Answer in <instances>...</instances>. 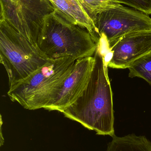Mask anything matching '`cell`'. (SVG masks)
<instances>
[{
  "mask_svg": "<svg viewBox=\"0 0 151 151\" xmlns=\"http://www.w3.org/2000/svg\"><path fill=\"white\" fill-rule=\"evenodd\" d=\"M95 64L82 95L62 113L100 135H115L113 94L107 63L100 44L94 55Z\"/></svg>",
  "mask_w": 151,
  "mask_h": 151,
  "instance_id": "obj_1",
  "label": "cell"
},
{
  "mask_svg": "<svg viewBox=\"0 0 151 151\" xmlns=\"http://www.w3.org/2000/svg\"><path fill=\"white\" fill-rule=\"evenodd\" d=\"M77 61L72 57L50 59L25 79L9 87L8 96L25 109H45L57 96Z\"/></svg>",
  "mask_w": 151,
  "mask_h": 151,
  "instance_id": "obj_2",
  "label": "cell"
},
{
  "mask_svg": "<svg viewBox=\"0 0 151 151\" xmlns=\"http://www.w3.org/2000/svg\"><path fill=\"white\" fill-rule=\"evenodd\" d=\"M98 45L87 29L71 24L55 11L44 18L38 46L49 59L72 57L78 60L93 56Z\"/></svg>",
  "mask_w": 151,
  "mask_h": 151,
  "instance_id": "obj_3",
  "label": "cell"
},
{
  "mask_svg": "<svg viewBox=\"0 0 151 151\" xmlns=\"http://www.w3.org/2000/svg\"><path fill=\"white\" fill-rule=\"evenodd\" d=\"M50 60L38 46L0 20V62L8 74L9 87L25 79Z\"/></svg>",
  "mask_w": 151,
  "mask_h": 151,
  "instance_id": "obj_4",
  "label": "cell"
},
{
  "mask_svg": "<svg viewBox=\"0 0 151 151\" xmlns=\"http://www.w3.org/2000/svg\"><path fill=\"white\" fill-rule=\"evenodd\" d=\"M1 19L38 46L44 18L55 11L49 0H0Z\"/></svg>",
  "mask_w": 151,
  "mask_h": 151,
  "instance_id": "obj_5",
  "label": "cell"
},
{
  "mask_svg": "<svg viewBox=\"0 0 151 151\" xmlns=\"http://www.w3.org/2000/svg\"><path fill=\"white\" fill-rule=\"evenodd\" d=\"M94 23L100 39L108 47L128 34L151 30L149 15L120 3L98 14Z\"/></svg>",
  "mask_w": 151,
  "mask_h": 151,
  "instance_id": "obj_6",
  "label": "cell"
},
{
  "mask_svg": "<svg viewBox=\"0 0 151 151\" xmlns=\"http://www.w3.org/2000/svg\"><path fill=\"white\" fill-rule=\"evenodd\" d=\"M108 47L111 54L108 67L128 69L135 61L151 52V30L128 34Z\"/></svg>",
  "mask_w": 151,
  "mask_h": 151,
  "instance_id": "obj_7",
  "label": "cell"
},
{
  "mask_svg": "<svg viewBox=\"0 0 151 151\" xmlns=\"http://www.w3.org/2000/svg\"><path fill=\"white\" fill-rule=\"evenodd\" d=\"M94 56L78 59L75 67L63 83L55 99L45 110L62 113L83 94L95 64Z\"/></svg>",
  "mask_w": 151,
  "mask_h": 151,
  "instance_id": "obj_8",
  "label": "cell"
},
{
  "mask_svg": "<svg viewBox=\"0 0 151 151\" xmlns=\"http://www.w3.org/2000/svg\"><path fill=\"white\" fill-rule=\"evenodd\" d=\"M55 11L71 24L87 29L98 44L100 38L93 19L79 0H49Z\"/></svg>",
  "mask_w": 151,
  "mask_h": 151,
  "instance_id": "obj_9",
  "label": "cell"
},
{
  "mask_svg": "<svg viewBox=\"0 0 151 151\" xmlns=\"http://www.w3.org/2000/svg\"><path fill=\"white\" fill-rule=\"evenodd\" d=\"M106 151H151V142L144 136L129 134L113 137Z\"/></svg>",
  "mask_w": 151,
  "mask_h": 151,
  "instance_id": "obj_10",
  "label": "cell"
},
{
  "mask_svg": "<svg viewBox=\"0 0 151 151\" xmlns=\"http://www.w3.org/2000/svg\"><path fill=\"white\" fill-rule=\"evenodd\" d=\"M128 69L129 77L142 78L151 85V52L135 61Z\"/></svg>",
  "mask_w": 151,
  "mask_h": 151,
  "instance_id": "obj_11",
  "label": "cell"
},
{
  "mask_svg": "<svg viewBox=\"0 0 151 151\" xmlns=\"http://www.w3.org/2000/svg\"><path fill=\"white\" fill-rule=\"evenodd\" d=\"M90 17L95 20L99 13L119 3L116 0H79Z\"/></svg>",
  "mask_w": 151,
  "mask_h": 151,
  "instance_id": "obj_12",
  "label": "cell"
},
{
  "mask_svg": "<svg viewBox=\"0 0 151 151\" xmlns=\"http://www.w3.org/2000/svg\"><path fill=\"white\" fill-rule=\"evenodd\" d=\"M133 9L140 11L147 15L151 14V0H116Z\"/></svg>",
  "mask_w": 151,
  "mask_h": 151,
  "instance_id": "obj_13",
  "label": "cell"
}]
</instances>
